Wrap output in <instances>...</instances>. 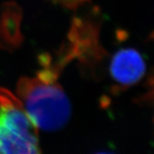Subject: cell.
<instances>
[{
    "label": "cell",
    "mask_w": 154,
    "mask_h": 154,
    "mask_svg": "<svg viewBox=\"0 0 154 154\" xmlns=\"http://www.w3.org/2000/svg\"><path fill=\"white\" fill-rule=\"evenodd\" d=\"M96 154H111V153H109V152H98Z\"/></svg>",
    "instance_id": "cell-7"
},
{
    "label": "cell",
    "mask_w": 154,
    "mask_h": 154,
    "mask_svg": "<svg viewBox=\"0 0 154 154\" xmlns=\"http://www.w3.org/2000/svg\"><path fill=\"white\" fill-rule=\"evenodd\" d=\"M146 92L138 98L139 103L154 104V73L149 77L146 83Z\"/></svg>",
    "instance_id": "cell-4"
},
{
    "label": "cell",
    "mask_w": 154,
    "mask_h": 154,
    "mask_svg": "<svg viewBox=\"0 0 154 154\" xmlns=\"http://www.w3.org/2000/svg\"><path fill=\"white\" fill-rule=\"evenodd\" d=\"M150 38H154V31H153V32H152V34H151Z\"/></svg>",
    "instance_id": "cell-6"
},
{
    "label": "cell",
    "mask_w": 154,
    "mask_h": 154,
    "mask_svg": "<svg viewBox=\"0 0 154 154\" xmlns=\"http://www.w3.org/2000/svg\"><path fill=\"white\" fill-rule=\"evenodd\" d=\"M146 69L144 59L136 49L125 48L116 52L109 66L114 91L120 92L136 84L143 78Z\"/></svg>",
    "instance_id": "cell-3"
},
{
    "label": "cell",
    "mask_w": 154,
    "mask_h": 154,
    "mask_svg": "<svg viewBox=\"0 0 154 154\" xmlns=\"http://www.w3.org/2000/svg\"><path fill=\"white\" fill-rule=\"evenodd\" d=\"M35 77H22L17 85V97L36 127L57 131L68 122L71 113L66 93L58 83L59 74L46 63Z\"/></svg>",
    "instance_id": "cell-1"
},
{
    "label": "cell",
    "mask_w": 154,
    "mask_h": 154,
    "mask_svg": "<svg viewBox=\"0 0 154 154\" xmlns=\"http://www.w3.org/2000/svg\"><path fill=\"white\" fill-rule=\"evenodd\" d=\"M50 1L67 9L74 10L80 7L86 2H89L90 0H50Z\"/></svg>",
    "instance_id": "cell-5"
},
{
    "label": "cell",
    "mask_w": 154,
    "mask_h": 154,
    "mask_svg": "<svg viewBox=\"0 0 154 154\" xmlns=\"http://www.w3.org/2000/svg\"><path fill=\"white\" fill-rule=\"evenodd\" d=\"M0 154H42L38 128L19 98L0 88Z\"/></svg>",
    "instance_id": "cell-2"
}]
</instances>
